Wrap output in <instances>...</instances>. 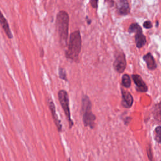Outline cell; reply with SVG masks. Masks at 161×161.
I'll list each match as a JSON object with an SVG mask.
<instances>
[{
    "label": "cell",
    "mask_w": 161,
    "mask_h": 161,
    "mask_svg": "<svg viewBox=\"0 0 161 161\" xmlns=\"http://www.w3.org/2000/svg\"><path fill=\"white\" fill-rule=\"evenodd\" d=\"M55 25L60 43L63 47H65L67 45L69 25V16L65 11H60L57 13Z\"/></svg>",
    "instance_id": "6da1fadb"
},
{
    "label": "cell",
    "mask_w": 161,
    "mask_h": 161,
    "mask_svg": "<svg viewBox=\"0 0 161 161\" xmlns=\"http://www.w3.org/2000/svg\"><path fill=\"white\" fill-rule=\"evenodd\" d=\"M82 48V39L79 30H76L70 33L67 43V49L65 51L67 58L77 62L79 53Z\"/></svg>",
    "instance_id": "7a4b0ae2"
},
{
    "label": "cell",
    "mask_w": 161,
    "mask_h": 161,
    "mask_svg": "<svg viewBox=\"0 0 161 161\" xmlns=\"http://www.w3.org/2000/svg\"><path fill=\"white\" fill-rule=\"evenodd\" d=\"M81 113L84 125L93 129L95 126L96 116L92 111V104L89 97L87 95H83L82 97Z\"/></svg>",
    "instance_id": "3957f363"
},
{
    "label": "cell",
    "mask_w": 161,
    "mask_h": 161,
    "mask_svg": "<svg viewBox=\"0 0 161 161\" xmlns=\"http://www.w3.org/2000/svg\"><path fill=\"white\" fill-rule=\"evenodd\" d=\"M58 99L60 106L64 112L65 117L69 123V128H72L74 125V122L71 118L70 110L69 106V98L67 92L65 90L60 89L58 92Z\"/></svg>",
    "instance_id": "277c9868"
},
{
    "label": "cell",
    "mask_w": 161,
    "mask_h": 161,
    "mask_svg": "<svg viewBox=\"0 0 161 161\" xmlns=\"http://www.w3.org/2000/svg\"><path fill=\"white\" fill-rule=\"evenodd\" d=\"M113 67L118 73H123L126 67V60L123 52H118L115 55Z\"/></svg>",
    "instance_id": "5b68a950"
},
{
    "label": "cell",
    "mask_w": 161,
    "mask_h": 161,
    "mask_svg": "<svg viewBox=\"0 0 161 161\" xmlns=\"http://www.w3.org/2000/svg\"><path fill=\"white\" fill-rule=\"evenodd\" d=\"M48 108H49V109H50V111L51 115H52L53 121V122H54V123H55V125L56 127H57V131H58L59 133H60V132H62V123H61L60 120L59 119V118H58V116H57V112H56V109H55V104H54L53 101L51 99H48Z\"/></svg>",
    "instance_id": "8992f818"
},
{
    "label": "cell",
    "mask_w": 161,
    "mask_h": 161,
    "mask_svg": "<svg viewBox=\"0 0 161 161\" xmlns=\"http://www.w3.org/2000/svg\"><path fill=\"white\" fill-rule=\"evenodd\" d=\"M133 80L136 86V89L139 92H146L148 91V86L142 79V77L138 74L132 75Z\"/></svg>",
    "instance_id": "52a82bcc"
},
{
    "label": "cell",
    "mask_w": 161,
    "mask_h": 161,
    "mask_svg": "<svg viewBox=\"0 0 161 161\" xmlns=\"http://www.w3.org/2000/svg\"><path fill=\"white\" fill-rule=\"evenodd\" d=\"M121 104L125 108H130L133 104V97L130 92L121 89Z\"/></svg>",
    "instance_id": "ba28073f"
},
{
    "label": "cell",
    "mask_w": 161,
    "mask_h": 161,
    "mask_svg": "<svg viewBox=\"0 0 161 161\" xmlns=\"http://www.w3.org/2000/svg\"><path fill=\"white\" fill-rule=\"evenodd\" d=\"M116 8L119 15L125 16L130 13V5L127 0H118Z\"/></svg>",
    "instance_id": "9c48e42d"
},
{
    "label": "cell",
    "mask_w": 161,
    "mask_h": 161,
    "mask_svg": "<svg viewBox=\"0 0 161 161\" xmlns=\"http://www.w3.org/2000/svg\"><path fill=\"white\" fill-rule=\"evenodd\" d=\"M135 42L138 48H142L146 43L147 40L145 36L143 34L142 29H140L135 33Z\"/></svg>",
    "instance_id": "30bf717a"
},
{
    "label": "cell",
    "mask_w": 161,
    "mask_h": 161,
    "mask_svg": "<svg viewBox=\"0 0 161 161\" xmlns=\"http://www.w3.org/2000/svg\"><path fill=\"white\" fill-rule=\"evenodd\" d=\"M143 60L145 62L147 68L150 70H154L157 68V64L155 62V58L151 53L148 52L143 57Z\"/></svg>",
    "instance_id": "8fae6325"
},
{
    "label": "cell",
    "mask_w": 161,
    "mask_h": 161,
    "mask_svg": "<svg viewBox=\"0 0 161 161\" xmlns=\"http://www.w3.org/2000/svg\"><path fill=\"white\" fill-rule=\"evenodd\" d=\"M0 25L2 27V28L3 29L4 31L5 32L8 38L9 39H11L13 38V35H12L11 29L9 28V23L7 21L6 19L3 16V14L1 11H0Z\"/></svg>",
    "instance_id": "7c38bea8"
},
{
    "label": "cell",
    "mask_w": 161,
    "mask_h": 161,
    "mask_svg": "<svg viewBox=\"0 0 161 161\" xmlns=\"http://www.w3.org/2000/svg\"><path fill=\"white\" fill-rule=\"evenodd\" d=\"M152 114L154 119L157 122H161V101L155 104L153 106Z\"/></svg>",
    "instance_id": "4fadbf2b"
},
{
    "label": "cell",
    "mask_w": 161,
    "mask_h": 161,
    "mask_svg": "<svg viewBox=\"0 0 161 161\" xmlns=\"http://www.w3.org/2000/svg\"><path fill=\"white\" fill-rule=\"evenodd\" d=\"M121 84L125 88H129L131 86V78L127 74H125L122 76Z\"/></svg>",
    "instance_id": "5bb4252c"
},
{
    "label": "cell",
    "mask_w": 161,
    "mask_h": 161,
    "mask_svg": "<svg viewBox=\"0 0 161 161\" xmlns=\"http://www.w3.org/2000/svg\"><path fill=\"white\" fill-rule=\"evenodd\" d=\"M154 135L156 142L161 144V126H158L155 128Z\"/></svg>",
    "instance_id": "9a60e30c"
},
{
    "label": "cell",
    "mask_w": 161,
    "mask_h": 161,
    "mask_svg": "<svg viewBox=\"0 0 161 161\" xmlns=\"http://www.w3.org/2000/svg\"><path fill=\"white\" fill-rule=\"evenodd\" d=\"M140 29H142V28L139 25L138 23H131L130 25L128 31V32L130 33H135L136 31H137L138 30H139Z\"/></svg>",
    "instance_id": "2e32d148"
},
{
    "label": "cell",
    "mask_w": 161,
    "mask_h": 161,
    "mask_svg": "<svg viewBox=\"0 0 161 161\" xmlns=\"http://www.w3.org/2000/svg\"><path fill=\"white\" fill-rule=\"evenodd\" d=\"M58 76L59 77L64 80H67V74L65 72V70L62 67H59L58 69Z\"/></svg>",
    "instance_id": "e0dca14e"
},
{
    "label": "cell",
    "mask_w": 161,
    "mask_h": 161,
    "mask_svg": "<svg viewBox=\"0 0 161 161\" xmlns=\"http://www.w3.org/2000/svg\"><path fill=\"white\" fill-rule=\"evenodd\" d=\"M147 153L148 160L149 161H153V153H152V148H151V147H150V145H148V147L147 148Z\"/></svg>",
    "instance_id": "ac0fdd59"
},
{
    "label": "cell",
    "mask_w": 161,
    "mask_h": 161,
    "mask_svg": "<svg viewBox=\"0 0 161 161\" xmlns=\"http://www.w3.org/2000/svg\"><path fill=\"white\" fill-rule=\"evenodd\" d=\"M143 25V27L145 28H146V29H150V28H151L152 27V23L150 21H144Z\"/></svg>",
    "instance_id": "d6986e66"
},
{
    "label": "cell",
    "mask_w": 161,
    "mask_h": 161,
    "mask_svg": "<svg viewBox=\"0 0 161 161\" xmlns=\"http://www.w3.org/2000/svg\"><path fill=\"white\" fill-rule=\"evenodd\" d=\"M90 4L93 8L97 9L98 6V0H90Z\"/></svg>",
    "instance_id": "ffe728a7"
},
{
    "label": "cell",
    "mask_w": 161,
    "mask_h": 161,
    "mask_svg": "<svg viewBox=\"0 0 161 161\" xmlns=\"http://www.w3.org/2000/svg\"><path fill=\"white\" fill-rule=\"evenodd\" d=\"M86 19H87V24H88V25H90V24H91V19H87V17H86Z\"/></svg>",
    "instance_id": "44dd1931"
},
{
    "label": "cell",
    "mask_w": 161,
    "mask_h": 161,
    "mask_svg": "<svg viewBox=\"0 0 161 161\" xmlns=\"http://www.w3.org/2000/svg\"><path fill=\"white\" fill-rule=\"evenodd\" d=\"M158 24H159V22H158V21H156V26H157V27H158Z\"/></svg>",
    "instance_id": "7402d4cb"
},
{
    "label": "cell",
    "mask_w": 161,
    "mask_h": 161,
    "mask_svg": "<svg viewBox=\"0 0 161 161\" xmlns=\"http://www.w3.org/2000/svg\"><path fill=\"white\" fill-rule=\"evenodd\" d=\"M69 161H71V160H70V158H69Z\"/></svg>",
    "instance_id": "603a6c76"
}]
</instances>
